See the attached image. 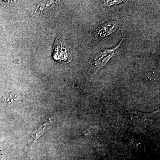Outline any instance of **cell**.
<instances>
[{"label": "cell", "instance_id": "cell-1", "mask_svg": "<svg viewBox=\"0 0 160 160\" xmlns=\"http://www.w3.org/2000/svg\"><path fill=\"white\" fill-rule=\"evenodd\" d=\"M52 55L54 59L61 62H68L71 60V54L64 39L59 36L55 42Z\"/></svg>", "mask_w": 160, "mask_h": 160}, {"label": "cell", "instance_id": "cell-2", "mask_svg": "<svg viewBox=\"0 0 160 160\" xmlns=\"http://www.w3.org/2000/svg\"><path fill=\"white\" fill-rule=\"evenodd\" d=\"M124 38L122 39L119 44L116 47L111 49H106L101 52L95 58L94 64L96 67L98 68H102L108 62L109 60L113 56L115 51L121 46Z\"/></svg>", "mask_w": 160, "mask_h": 160}, {"label": "cell", "instance_id": "cell-3", "mask_svg": "<svg viewBox=\"0 0 160 160\" xmlns=\"http://www.w3.org/2000/svg\"><path fill=\"white\" fill-rule=\"evenodd\" d=\"M118 26L117 22L112 21L106 23L101 26L98 32V35L101 38H105L113 33L116 30Z\"/></svg>", "mask_w": 160, "mask_h": 160}, {"label": "cell", "instance_id": "cell-4", "mask_svg": "<svg viewBox=\"0 0 160 160\" xmlns=\"http://www.w3.org/2000/svg\"><path fill=\"white\" fill-rule=\"evenodd\" d=\"M122 1H104V4L106 6L110 7L113 5H118L122 2Z\"/></svg>", "mask_w": 160, "mask_h": 160}]
</instances>
